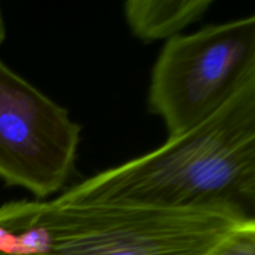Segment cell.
<instances>
[{"instance_id":"5","label":"cell","mask_w":255,"mask_h":255,"mask_svg":"<svg viewBox=\"0 0 255 255\" xmlns=\"http://www.w3.org/2000/svg\"><path fill=\"white\" fill-rule=\"evenodd\" d=\"M213 0H128L125 19L132 34L146 42L169 40L201 19Z\"/></svg>"},{"instance_id":"4","label":"cell","mask_w":255,"mask_h":255,"mask_svg":"<svg viewBox=\"0 0 255 255\" xmlns=\"http://www.w3.org/2000/svg\"><path fill=\"white\" fill-rule=\"evenodd\" d=\"M81 126L69 111L0 60V178L37 199L60 192L75 171Z\"/></svg>"},{"instance_id":"2","label":"cell","mask_w":255,"mask_h":255,"mask_svg":"<svg viewBox=\"0 0 255 255\" xmlns=\"http://www.w3.org/2000/svg\"><path fill=\"white\" fill-rule=\"evenodd\" d=\"M252 222L233 207L14 201L0 206V255H212Z\"/></svg>"},{"instance_id":"7","label":"cell","mask_w":255,"mask_h":255,"mask_svg":"<svg viewBox=\"0 0 255 255\" xmlns=\"http://www.w3.org/2000/svg\"><path fill=\"white\" fill-rule=\"evenodd\" d=\"M5 36H6V26H5L4 15H2L1 9H0V45L4 42Z\"/></svg>"},{"instance_id":"1","label":"cell","mask_w":255,"mask_h":255,"mask_svg":"<svg viewBox=\"0 0 255 255\" xmlns=\"http://www.w3.org/2000/svg\"><path fill=\"white\" fill-rule=\"evenodd\" d=\"M56 201L159 209L233 207L255 199V77L216 112L149 153L65 189Z\"/></svg>"},{"instance_id":"3","label":"cell","mask_w":255,"mask_h":255,"mask_svg":"<svg viewBox=\"0 0 255 255\" xmlns=\"http://www.w3.org/2000/svg\"><path fill=\"white\" fill-rule=\"evenodd\" d=\"M255 77V16L167 40L152 69L149 112L168 137L193 128Z\"/></svg>"},{"instance_id":"6","label":"cell","mask_w":255,"mask_h":255,"mask_svg":"<svg viewBox=\"0 0 255 255\" xmlns=\"http://www.w3.org/2000/svg\"><path fill=\"white\" fill-rule=\"evenodd\" d=\"M212 255H255V221L229 237Z\"/></svg>"}]
</instances>
